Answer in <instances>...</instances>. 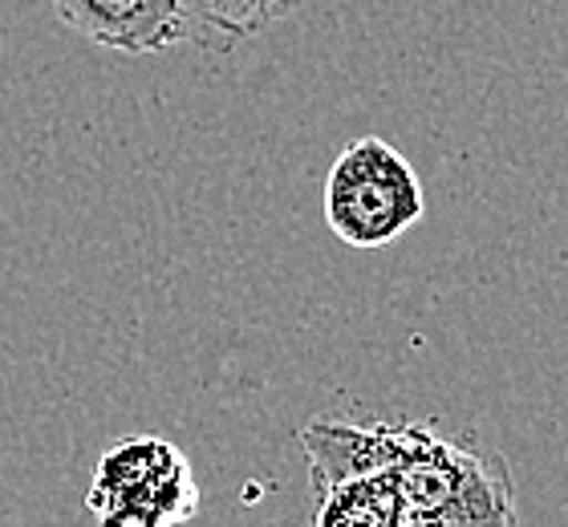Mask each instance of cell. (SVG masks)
Returning <instances> with one entry per match:
<instances>
[{
  "mask_svg": "<svg viewBox=\"0 0 568 527\" xmlns=\"http://www.w3.org/2000/svg\"><path fill=\"white\" fill-rule=\"evenodd\" d=\"M85 507L106 527H175L200 511V483L175 443L134 434L98 458Z\"/></svg>",
  "mask_w": 568,
  "mask_h": 527,
  "instance_id": "3957f363",
  "label": "cell"
},
{
  "mask_svg": "<svg viewBox=\"0 0 568 527\" xmlns=\"http://www.w3.org/2000/svg\"><path fill=\"white\" fill-rule=\"evenodd\" d=\"M58 21L78 37L114 53H166L191 37V21L179 0H49Z\"/></svg>",
  "mask_w": 568,
  "mask_h": 527,
  "instance_id": "5b68a950",
  "label": "cell"
},
{
  "mask_svg": "<svg viewBox=\"0 0 568 527\" xmlns=\"http://www.w3.org/2000/svg\"><path fill=\"white\" fill-rule=\"evenodd\" d=\"M321 527H403V491L398 470H369L321 491Z\"/></svg>",
  "mask_w": 568,
  "mask_h": 527,
  "instance_id": "8992f818",
  "label": "cell"
},
{
  "mask_svg": "<svg viewBox=\"0 0 568 527\" xmlns=\"http://www.w3.org/2000/svg\"><path fill=\"white\" fill-rule=\"evenodd\" d=\"M200 45L227 49L284 21L301 0H179Z\"/></svg>",
  "mask_w": 568,
  "mask_h": 527,
  "instance_id": "52a82bcc",
  "label": "cell"
},
{
  "mask_svg": "<svg viewBox=\"0 0 568 527\" xmlns=\"http://www.w3.org/2000/svg\"><path fill=\"white\" fill-rule=\"evenodd\" d=\"M418 422H345V418H321L305 422V430L296 434V443L308 458V479L313 487L329 491L337 483L369 475V470L398 467V458L406 455V446L415 438Z\"/></svg>",
  "mask_w": 568,
  "mask_h": 527,
  "instance_id": "277c9868",
  "label": "cell"
},
{
  "mask_svg": "<svg viewBox=\"0 0 568 527\" xmlns=\"http://www.w3.org/2000/svg\"><path fill=\"white\" fill-rule=\"evenodd\" d=\"M394 470L403 491V527H471L520 519L508 463L455 443L426 422L415 426V438Z\"/></svg>",
  "mask_w": 568,
  "mask_h": 527,
  "instance_id": "6da1fadb",
  "label": "cell"
},
{
  "mask_svg": "<svg viewBox=\"0 0 568 527\" xmlns=\"http://www.w3.org/2000/svg\"><path fill=\"white\" fill-rule=\"evenodd\" d=\"M426 211L423 183L403 151L378 134L354 139L325 179V223L349 247L403 240Z\"/></svg>",
  "mask_w": 568,
  "mask_h": 527,
  "instance_id": "7a4b0ae2",
  "label": "cell"
}]
</instances>
